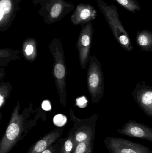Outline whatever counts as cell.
Segmentation results:
<instances>
[{"mask_svg": "<svg viewBox=\"0 0 152 153\" xmlns=\"http://www.w3.org/2000/svg\"><path fill=\"white\" fill-rule=\"evenodd\" d=\"M96 1L118 43L124 50L128 52L133 51L134 47L127 32L120 20L117 7L113 4L108 5L103 0H96Z\"/></svg>", "mask_w": 152, "mask_h": 153, "instance_id": "cell-1", "label": "cell"}, {"mask_svg": "<svg viewBox=\"0 0 152 153\" xmlns=\"http://www.w3.org/2000/svg\"><path fill=\"white\" fill-rule=\"evenodd\" d=\"M75 9V4L67 0H47L38 10L44 22L50 25L64 18Z\"/></svg>", "mask_w": 152, "mask_h": 153, "instance_id": "cell-2", "label": "cell"}, {"mask_svg": "<svg viewBox=\"0 0 152 153\" xmlns=\"http://www.w3.org/2000/svg\"><path fill=\"white\" fill-rule=\"evenodd\" d=\"M88 91L93 103H98L104 91V79L101 63L95 56L90 58L87 74Z\"/></svg>", "mask_w": 152, "mask_h": 153, "instance_id": "cell-3", "label": "cell"}, {"mask_svg": "<svg viewBox=\"0 0 152 153\" xmlns=\"http://www.w3.org/2000/svg\"><path fill=\"white\" fill-rule=\"evenodd\" d=\"M104 143L110 153H152L147 146L125 138L109 137Z\"/></svg>", "mask_w": 152, "mask_h": 153, "instance_id": "cell-4", "label": "cell"}, {"mask_svg": "<svg viewBox=\"0 0 152 153\" xmlns=\"http://www.w3.org/2000/svg\"><path fill=\"white\" fill-rule=\"evenodd\" d=\"M18 108L13 112L11 119L4 135L0 146V153L8 152L15 143L21 132V117L18 115Z\"/></svg>", "mask_w": 152, "mask_h": 153, "instance_id": "cell-5", "label": "cell"}, {"mask_svg": "<svg viewBox=\"0 0 152 153\" xmlns=\"http://www.w3.org/2000/svg\"><path fill=\"white\" fill-rule=\"evenodd\" d=\"M81 26V31L78 40L77 46L81 66L84 68L89 61L93 30V24L91 22Z\"/></svg>", "mask_w": 152, "mask_h": 153, "instance_id": "cell-6", "label": "cell"}, {"mask_svg": "<svg viewBox=\"0 0 152 153\" xmlns=\"http://www.w3.org/2000/svg\"><path fill=\"white\" fill-rule=\"evenodd\" d=\"M58 48L54 51V74L56 80V84L60 95V101L63 106H65L66 100V68L65 61L62 53Z\"/></svg>", "mask_w": 152, "mask_h": 153, "instance_id": "cell-7", "label": "cell"}, {"mask_svg": "<svg viewBox=\"0 0 152 153\" xmlns=\"http://www.w3.org/2000/svg\"><path fill=\"white\" fill-rule=\"evenodd\" d=\"M119 134L132 138L143 139L152 143V128L146 125L130 120L118 128Z\"/></svg>", "mask_w": 152, "mask_h": 153, "instance_id": "cell-8", "label": "cell"}, {"mask_svg": "<svg viewBox=\"0 0 152 153\" xmlns=\"http://www.w3.org/2000/svg\"><path fill=\"white\" fill-rule=\"evenodd\" d=\"M132 95L145 114L152 118V87L138 82Z\"/></svg>", "mask_w": 152, "mask_h": 153, "instance_id": "cell-9", "label": "cell"}, {"mask_svg": "<svg viewBox=\"0 0 152 153\" xmlns=\"http://www.w3.org/2000/svg\"><path fill=\"white\" fill-rule=\"evenodd\" d=\"M17 0H0V30H7L13 22L19 10Z\"/></svg>", "mask_w": 152, "mask_h": 153, "instance_id": "cell-10", "label": "cell"}, {"mask_svg": "<svg viewBox=\"0 0 152 153\" xmlns=\"http://www.w3.org/2000/svg\"><path fill=\"white\" fill-rule=\"evenodd\" d=\"M97 16V11L93 6L88 4L80 3L74 9L70 20L73 25H81L90 22Z\"/></svg>", "mask_w": 152, "mask_h": 153, "instance_id": "cell-11", "label": "cell"}, {"mask_svg": "<svg viewBox=\"0 0 152 153\" xmlns=\"http://www.w3.org/2000/svg\"><path fill=\"white\" fill-rule=\"evenodd\" d=\"M136 44L143 52H152V32L148 30L139 31L136 38Z\"/></svg>", "mask_w": 152, "mask_h": 153, "instance_id": "cell-12", "label": "cell"}, {"mask_svg": "<svg viewBox=\"0 0 152 153\" xmlns=\"http://www.w3.org/2000/svg\"><path fill=\"white\" fill-rule=\"evenodd\" d=\"M59 134L57 133L49 134L36 143L32 148L29 153H41L53 143L59 137Z\"/></svg>", "mask_w": 152, "mask_h": 153, "instance_id": "cell-13", "label": "cell"}, {"mask_svg": "<svg viewBox=\"0 0 152 153\" xmlns=\"http://www.w3.org/2000/svg\"><path fill=\"white\" fill-rule=\"evenodd\" d=\"M119 4L126 8L128 10L133 13L136 11L140 10L141 9L138 3L135 0H115Z\"/></svg>", "mask_w": 152, "mask_h": 153, "instance_id": "cell-14", "label": "cell"}, {"mask_svg": "<svg viewBox=\"0 0 152 153\" xmlns=\"http://www.w3.org/2000/svg\"><path fill=\"white\" fill-rule=\"evenodd\" d=\"M92 138H88L77 146L74 153H92Z\"/></svg>", "mask_w": 152, "mask_h": 153, "instance_id": "cell-15", "label": "cell"}, {"mask_svg": "<svg viewBox=\"0 0 152 153\" xmlns=\"http://www.w3.org/2000/svg\"><path fill=\"white\" fill-rule=\"evenodd\" d=\"M92 133L90 132H80L77 133L75 137L76 144L79 143L88 138H92Z\"/></svg>", "mask_w": 152, "mask_h": 153, "instance_id": "cell-16", "label": "cell"}, {"mask_svg": "<svg viewBox=\"0 0 152 153\" xmlns=\"http://www.w3.org/2000/svg\"><path fill=\"white\" fill-rule=\"evenodd\" d=\"M67 117L62 114H58L54 116L53 118V123L58 127L63 126L67 122Z\"/></svg>", "mask_w": 152, "mask_h": 153, "instance_id": "cell-17", "label": "cell"}, {"mask_svg": "<svg viewBox=\"0 0 152 153\" xmlns=\"http://www.w3.org/2000/svg\"><path fill=\"white\" fill-rule=\"evenodd\" d=\"M34 43L35 40L32 39H29L26 41L27 45L25 48V52L27 56H30L33 54L35 51V48L33 45Z\"/></svg>", "mask_w": 152, "mask_h": 153, "instance_id": "cell-18", "label": "cell"}, {"mask_svg": "<svg viewBox=\"0 0 152 153\" xmlns=\"http://www.w3.org/2000/svg\"><path fill=\"white\" fill-rule=\"evenodd\" d=\"M76 105L80 108H84L87 105L88 102L85 96H82L79 98H77L76 100Z\"/></svg>", "mask_w": 152, "mask_h": 153, "instance_id": "cell-19", "label": "cell"}, {"mask_svg": "<svg viewBox=\"0 0 152 153\" xmlns=\"http://www.w3.org/2000/svg\"><path fill=\"white\" fill-rule=\"evenodd\" d=\"M72 138L67 140L65 142L64 144V148L65 150L67 152H70L72 150L73 147V142H72Z\"/></svg>", "mask_w": 152, "mask_h": 153, "instance_id": "cell-20", "label": "cell"}, {"mask_svg": "<svg viewBox=\"0 0 152 153\" xmlns=\"http://www.w3.org/2000/svg\"><path fill=\"white\" fill-rule=\"evenodd\" d=\"M7 93L5 91H2L1 90V94H0V107H1L4 103L5 101V99L6 97Z\"/></svg>", "mask_w": 152, "mask_h": 153, "instance_id": "cell-21", "label": "cell"}, {"mask_svg": "<svg viewBox=\"0 0 152 153\" xmlns=\"http://www.w3.org/2000/svg\"><path fill=\"white\" fill-rule=\"evenodd\" d=\"M42 108L45 111H49L51 108V104L47 100L44 101L42 104Z\"/></svg>", "mask_w": 152, "mask_h": 153, "instance_id": "cell-22", "label": "cell"}, {"mask_svg": "<svg viewBox=\"0 0 152 153\" xmlns=\"http://www.w3.org/2000/svg\"><path fill=\"white\" fill-rule=\"evenodd\" d=\"M17 1L19 3H20L21 1V0H17ZM32 1H33V2H34V3L35 4L37 5V4H40L41 0H32Z\"/></svg>", "mask_w": 152, "mask_h": 153, "instance_id": "cell-23", "label": "cell"}, {"mask_svg": "<svg viewBox=\"0 0 152 153\" xmlns=\"http://www.w3.org/2000/svg\"><path fill=\"white\" fill-rule=\"evenodd\" d=\"M46 1H47V0H41L40 3V4L41 5V6H42V5H43V4Z\"/></svg>", "mask_w": 152, "mask_h": 153, "instance_id": "cell-24", "label": "cell"}, {"mask_svg": "<svg viewBox=\"0 0 152 153\" xmlns=\"http://www.w3.org/2000/svg\"><path fill=\"white\" fill-rule=\"evenodd\" d=\"M41 153H51V151L49 150H45Z\"/></svg>", "mask_w": 152, "mask_h": 153, "instance_id": "cell-25", "label": "cell"}]
</instances>
